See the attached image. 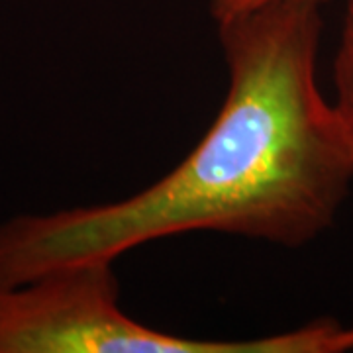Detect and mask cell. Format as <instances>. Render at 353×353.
Instances as JSON below:
<instances>
[{
	"mask_svg": "<svg viewBox=\"0 0 353 353\" xmlns=\"http://www.w3.org/2000/svg\"><path fill=\"white\" fill-rule=\"evenodd\" d=\"M320 6L275 0L216 22L228 90L199 145L124 201L2 222L0 283L116 261L190 232L290 250L322 236L352 187L353 148L318 83Z\"/></svg>",
	"mask_w": 353,
	"mask_h": 353,
	"instance_id": "cell-1",
	"label": "cell"
},
{
	"mask_svg": "<svg viewBox=\"0 0 353 353\" xmlns=\"http://www.w3.org/2000/svg\"><path fill=\"white\" fill-rule=\"evenodd\" d=\"M341 324L318 318L253 340H196L130 318L114 261L0 283V353H338Z\"/></svg>",
	"mask_w": 353,
	"mask_h": 353,
	"instance_id": "cell-2",
	"label": "cell"
},
{
	"mask_svg": "<svg viewBox=\"0 0 353 353\" xmlns=\"http://www.w3.org/2000/svg\"><path fill=\"white\" fill-rule=\"evenodd\" d=\"M332 104L340 116L353 148V0L345 2L340 41L334 55V99Z\"/></svg>",
	"mask_w": 353,
	"mask_h": 353,
	"instance_id": "cell-3",
	"label": "cell"
},
{
	"mask_svg": "<svg viewBox=\"0 0 353 353\" xmlns=\"http://www.w3.org/2000/svg\"><path fill=\"white\" fill-rule=\"evenodd\" d=\"M267 2H275V0H212L210 2V12L216 22L230 18L234 14L248 12L253 10L257 6H263ZM318 2H324V0H318Z\"/></svg>",
	"mask_w": 353,
	"mask_h": 353,
	"instance_id": "cell-4",
	"label": "cell"
},
{
	"mask_svg": "<svg viewBox=\"0 0 353 353\" xmlns=\"http://www.w3.org/2000/svg\"><path fill=\"white\" fill-rule=\"evenodd\" d=\"M345 352H353V326H347V328L341 326L338 334V353Z\"/></svg>",
	"mask_w": 353,
	"mask_h": 353,
	"instance_id": "cell-5",
	"label": "cell"
}]
</instances>
